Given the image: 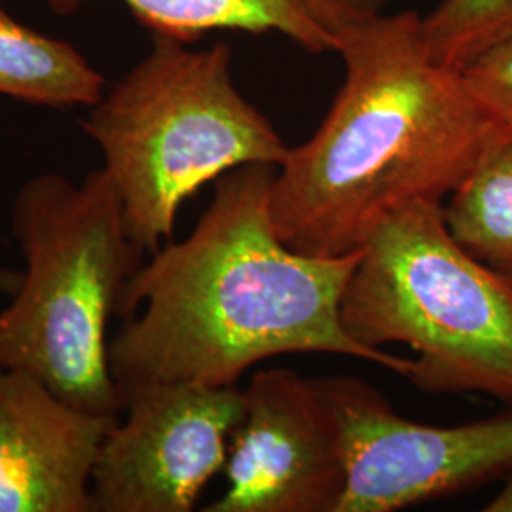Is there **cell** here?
<instances>
[{
  "label": "cell",
  "instance_id": "obj_1",
  "mask_svg": "<svg viewBox=\"0 0 512 512\" xmlns=\"http://www.w3.org/2000/svg\"><path fill=\"white\" fill-rule=\"evenodd\" d=\"M275 169L222 175L194 230L129 279L118 308L126 323L109 340L122 404L158 385H238L279 355H344L408 376L412 359L365 348L344 329L340 306L361 251L302 255L277 236Z\"/></svg>",
  "mask_w": 512,
  "mask_h": 512
},
{
  "label": "cell",
  "instance_id": "obj_2",
  "mask_svg": "<svg viewBox=\"0 0 512 512\" xmlns=\"http://www.w3.org/2000/svg\"><path fill=\"white\" fill-rule=\"evenodd\" d=\"M344 84L310 139L275 169L272 220L302 255L361 251L412 203H442L507 133L461 69L431 54L418 12H385L338 37Z\"/></svg>",
  "mask_w": 512,
  "mask_h": 512
},
{
  "label": "cell",
  "instance_id": "obj_3",
  "mask_svg": "<svg viewBox=\"0 0 512 512\" xmlns=\"http://www.w3.org/2000/svg\"><path fill=\"white\" fill-rule=\"evenodd\" d=\"M10 228L25 272L0 311V368L35 376L88 414H124L107 329L147 253L129 236L107 173L80 184L33 177L12 202Z\"/></svg>",
  "mask_w": 512,
  "mask_h": 512
},
{
  "label": "cell",
  "instance_id": "obj_4",
  "mask_svg": "<svg viewBox=\"0 0 512 512\" xmlns=\"http://www.w3.org/2000/svg\"><path fill=\"white\" fill-rule=\"evenodd\" d=\"M152 35V48L80 122L103 154L131 239L156 253L205 184L241 165L281 164L289 147L251 105L224 42L196 50Z\"/></svg>",
  "mask_w": 512,
  "mask_h": 512
},
{
  "label": "cell",
  "instance_id": "obj_5",
  "mask_svg": "<svg viewBox=\"0 0 512 512\" xmlns=\"http://www.w3.org/2000/svg\"><path fill=\"white\" fill-rule=\"evenodd\" d=\"M349 336L416 353L423 393H484L512 404V283L450 234L442 203L406 205L368 238L342 298Z\"/></svg>",
  "mask_w": 512,
  "mask_h": 512
},
{
  "label": "cell",
  "instance_id": "obj_6",
  "mask_svg": "<svg viewBox=\"0 0 512 512\" xmlns=\"http://www.w3.org/2000/svg\"><path fill=\"white\" fill-rule=\"evenodd\" d=\"M319 382L346 433L348 486L338 512L401 511L512 471V414L423 425L359 378Z\"/></svg>",
  "mask_w": 512,
  "mask_h": 512
},
{
  "label": "cell",
  "instance_id": "obj_7",
  "mask_svg": "<svg viewBox=\"0 0 512 512\" xmlns=\"http://www.w3.org/2000/svg\"><path fill=\"white\" fill-rule=\"evenodd\" d=\"M243 418L238 385H158L131 395L93 465L92 512H190L224 471Z\"/></svg>",
  "mask_w": 512,
  "mask_h": 512
},
{
  "label": "cell",
  "instance_id": "obj_8",
  "mask_svg": "<svg viewBox=\"0 0 512 512\" xmlns=\"http://www.w3.org/2000/svg\"><path fill=\"white\" fill-rule=\"evenodd\" d=\"M224 476L226 490L203 511H340L346 433L321 382L291 368L256 370L243 389Z\"/></svg>",
  "mask_w": 512,
  "mask_h": 512
},
{
  "label": "cell",
  "instance_id": "obj_9",
  "mask_svg": "<svg viewBox=\"0 0 512 512\" xmlns=\"http://www.w3.org/2000/svg\"><path fill=\"white\" fill-rule=\"evenodd\" d=\"M120 416L88 414L0 368V512H92L93 465Z\"/></svg>",
  "mask_w": 512,
  "mask_h": 512
},
{
  "label": "cell",
  "instance_id": "obj_10",
  "mask_svg": "<svg viewBox=\"0 0 512 512\" xmlns=\"http://www.w3.org/2000/svg\"><path fill=\"white\" fill-rule=\"evenodd\" d=\"M55 14L69 16L86 0H44ZM150 33L188 44L213 31L279 35L310 54L336 52V38L296 0H122Z\"/></svg>",
  "mask_w": 512,
  "mask_h": 512
},
{
  "label": "cell",
  "instance_id": "obj_11",
  "mask_svg": "<svg viewBox=\"0 0 512 512\" xmlns=\"http://www.w3.org/2000/svg\"><path fill=\"white\" fill-rule=\"evenodd\" d=\"M103 93L105 76L73 44L19 23L0 4V95L67 110L92 109Z\"/></svg>",
  "mask_w": 512,
  "mask_h": 512
},
{
  "label": "cell",
  "instance_id": "obj_12",
  "mask_svg": "<svg viewBox=\"0 0 512 512\" xmlns=\"http://www.w3.org/2000/svg\"><path fill=\"white\" fill-rule=\"evenodd\" d=\"M450 234L495 270L512 277V141L490 148L442 203Z\"/></svg>",
  "mask_w": 512,
  "mask_h": 512
},
{
  "label": "cell",
  "instance_id": "obj_13",
  "mask_svg": "<svg viewBox=\"0 0 512 512\" xmlns=\"http://www.w3.org/2000/svg\"><path fill=\"white\" fill-rule=\"evenodd\" d=\"M423 19L431 54L463 69L475 57L512 35V0H440Z\"/></svg>",
  "mask_w": 512,
  "mask_h": 512
},
{
  "label": "cell",
  "instance_id": "obj_14",
  "mask_svg": "<svg viewBox=\"0 0 512 512\" xmlns=\"http://www.w3.org/2000/svg\"><path fill=\"white\" fill-rule=\"evenodd\" d=\"M461 71L478 103L512 141V35L482 52Z\"/></svg>",
  "mask_w": 512,
  "mask_h": 512
},
{
  "label": "cell",
  "instance_id": "obj_15",
  "mask_svg": "<svg viewBox=\"0 0 512 512\" xmlns=\"http://www.w3.org/2000/svg\"><path fill=\"white\" fill-rule=\"evenodd\" d=\"M298 6L317 25L336 38L349 29L363 25L370 19L378 18L389 10L393 0H296Z\"/></svg>",
  "mask_w": 512,
  "mask_h": 512
},
{
  "label": "cell",
  "instance_id": "obj_16",
  "mask_svg": "<svg viewBox=\"0 0 512 512\" xmlns=\"http://www.w3.org/2000/svg\"><path fill=\"white\" fill-rule=\"evenodd\" d=\"M488 512H512V471L511 476L507 478L503 490L495 495L494 499L484 507Z\"/></svg>",
  "mask_w": 512,
  "mask_h": 512
},
{
  "label": "cell",
  "instance_id": "obj_17",
  "mask_svg": "<svg viewBox=\"0 0 512 512\" xmlns=\"http://www.w3.org/2000/svg\"><path fill=\"white\" fill-rule=\"evenodd\" d=\"M21 272H12L6 268H0V293L14 294L21 285Z\"/></svg>",
  "mask_w": 512,
  "mask_h": 512
},
{
  "label": "cell",
  "instance_id": "obj_18",
  "mask_svg": "<svg viewBox=\"0 0 512 512\" xmlns=\"http://www.w3.org/2000/svg\"><path fill=\"white\" fill-rule=\"evenodd\" d=\"M511 283H512V277H511Z\"/></svg>",
  "mask_w": 512,
  "mask_h": 512
}]
</instances>
